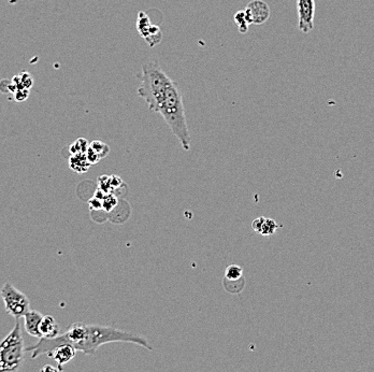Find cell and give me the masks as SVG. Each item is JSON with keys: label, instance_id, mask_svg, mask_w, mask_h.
I'll use <instances>...</instances> for the list:
<instances>
[{"label": "cell", "instance_id": "cell-14", "mask_svg": "<svg viewBox=\"0 0 374 372\" xmlns=\"http://www.w3.org/2000/svg\"><path fill=\"white\" fill-rule=\"evenodd\" d=\"M233 19H234V23H236V25L238 26L239 32L246 33L247 31H248L249 25H251V24H249V22H248V19L246 17L245 12H244V10H242V11H238L236 14H234Z\"/></svg>", "mask_w": 374, "mask_h": 372}, {"label": "cell", "instance_id": "cell-7", "mask_svg": "<svg viewBox=\"0 0 374 372\" xmlns=\"http://www.w3.org/2000/svg\"><path fill=\"white\" fill-rule=\"evenodd\" d=\"M315 10V0H297L298 28L301 32L309 33L313 31Z\"/></svg>", "mask_w": 374, "mask_h": 372}, {"label": "cell", "instance_id": "cell-18", "mask_svg": "<svg viewBox=\"0 0 374 372\" xmlns=\"http://www.w3.org/2000/svg\"><path fill=\"white\" fill-rule=\"evenodd\" d=\"M89 146H91L93 150L98 154V156L100 160L106 157L109 153V146L106 145V143H103L101 141H93L91 145H89Z\"/></svg>", "mask_w": 374, "mask_h": 372}, {"label": "cell", "instance_id": "cell-22", "mask_svg": "<svg viewBox=\"0 0 374 372\" xmlns=\"http://www.w3.org/2000/svg\"><path fill=\"white\" fill-rule=\"evenodd\" d=\"M29 95V91L26 88L23 89H17L16 92V101H25L28 98Z\"/></svg>", "mask_w": 374, "mask_h": 372}, {"label": "cell", "instance_id": "cell-17", "mask_svg": "<svg viewBox=\"0 0 374 372\" xmlns=\"http://www.w3.org/2000/svg\"><path fill=\"white\" fill-rule=\"evenodd\" d=\"M88 147H89V145L87 140H85V139L83 138H80L73 143V145H71L69 148H70V152L72 155H74V154H85Z\"/></svg>", "mask_w": 374, "mask_h": 372}, {"label": "cell", "instance_id": "cell-1", "mask_svg": "<svg viewBox=\"0 0 374 372\" xmlns=\"http://www.w3.org/2000/svg\"><path fill=\"white\" fill-rule=\"evenodd\" d=\"M111 342H129L140 345L148 351H153V346L149 344L148 340L141 335L110 326L87 325L84 323H74L65 334H61L52 339H39L37 344L28 346L25 350L32 352V358L34 359L40 355L49 354L57 346L69 344L77 351L83 352L84 354L95 356L101 345Z\"/></svg>", "mask_w": 374, "mask_h": 372}, {"label": "cell", "instance_id": "cell-10", "mask_svg": "<svg viewBox=\"0 0 374 372\" xmlns=\"http://www.w3.org/2000/svg\"><path fill=\"white\" fill-rule=\"evenodd\" d=\"M43 315L40 312L36 310H29L26 314L24 315V322H25V329H26L27 334L34 338L41 339V334L39 330V325L41 322Z\"/></svg>", "mask_w": 374, "mask_h": 372}, {"label": "cell", "instance_id": "cell-2", "mask_svg": "<svg viewBox=\"0 0 374 372\" xmlns=\"http://www.w3.org/2000/svg\"><path fill=\"white\" fill-rule=\"evenodd\" d=\"M155 112L162 114L173 135L181 143L184 151L188 152L191 150V135L186 122L185 108L181 89L176 81H171L164 89L157 103Z\"/></svg>", "mask_w": 374, "mask_h": 372}, {"label": "cell", "instance_id": "cell-21", "mask_svg": "<svg viewBox=\"0 0 374 372\" xmlns=\"http://www.w3.org/2000/svg\"><path fill=\"white\" fill-rule=\"evenodd\" d=\"M85 156H86V160L88 161L89 163H91V165H94V163H97L99 161H100V158H99L98 154L95 152L91 146H89L87 148V151L85 152Z\"/></svg>", "mask_w": 374, "mask_h": 372}, {"label": "cell", "instance_id": "cell-3", "mask_svg": "<svg viewBox=\"0 0 374 372\" xmlns=\"http://www.w3.org/2000/svg\"><path fill=\"white\" fill-rule=\"evenodd\" d=\"M137 77L141 81V85L137 89L139 97L146 101L149 111L155 112L159 99L172 80L156 61L144 64L141 73Z\"/></svg>", "mask_w": 374, "mask_h": 372}, {"label": "cell", "instance_id": "cell-16", "mask_svg": "<svg viewBox=\"0 0 374 372\" xmlns=\"http://www.w3.org/2000/svg\"><path fill=\"white\" fill-rule=\"evenodd\" d=\"M243 277V269L238 265H230L225 270V280L237 281Z\"/></svg>", "mask_w": 374, "mask_h": 372}, {"label": "cell", "instance_id": "cell-15", "mask_svg": "<svg viewBox=\"0 0 374 372\" xmlns=\"http://www.w3.org/2000/svg\"><path fill=\"white\" fill-rule=\"evenodd\" d=\"M223 285L228 292H231V294H239V292L243 291L244 286H245V281H244V277L237 281H227L224 279Z\"/></svg>", "mask_w": 374, "mask_h": 372}, {"label": "cell", "instance_id": "cell-20", "mask_svg": "<svg viewBox=\"0 0 374 372\" xmlns=\"http://www.w3.org/2000/svg\"><path fill=\"white\" fill-rule=\"evenodd\" d=\"M98 185H99V190L102 191L104 194H110L112 191V185H111V178L110 177H100L98 180Z\"/></svg>", "mask_w": 374, "mask_h": 372}, {"label": "cell", "instance_id": "cell-4", "mask_svg": "<svg viewBox=\"0 0 374 372\" xmlns=\"http://www.w3.org/2000/svg\"><path fill=\"white\" fill-rule=\"evenodd\" d=\"M25 349L21 324L16 320L11 332L0 342V372H18L24 361Z\"/></svg>", "mask_w": 374, "mask_h": 372}, {"label": "cell", "instance_id": "cell-13", "mask_svg": "<svg viewBox=\"0 0 374 372\" xmlns=\"http://www.w3.org/2000/svg\"><path fill=\"white\" fill-rule=\"evenodd\" d=\"M69 165L70 168L78 173H83L88 170V168L92 165L86 160L85 154H74L69 160Z\"/></svg>", "mask_w": 374, "mask_h": 372}, {"label": "cell", "instance_id": "cell-24", "mask_svg": "<svg viewBox=\"0 0 374 372\" xmlns=\"http://www.w3.org/2000/svg\"><path fill=\"white\" fill-rule=\"evenodd\" d=\"M41 372H63V368H61V367H54L52 365H46L41 369Z\"/></svg>", "mask_w": 374, "mask_h": 372}, {"label": "cell", "instance_id": "cell-23", "mask_svg": "<svg viewBox=\"0 0 374 372\" xmlns=\"http://www.w3.org/2000/svg\"><path fill=\"white\" fill-rule=\"evenodd\" d=\"M88 206L92 210H100L102 209V201L94 196L92 199L88 201Z\"/></svg>", "mask_w": 374, "mask_h": 372}, {"label": "cell", "instance_id": "cell-6", "mask_svg": "<svg viewBox=\"0 0 374 372\" xmlns=\"http://www.w3.org/2000/svg\"><path fill=\"white\" fill-rule=\"evenodd\" d=\"M137 31L140 36L146 40L149 48H154L162 42L163 32L157 25L153 24L148 16L143 11L138 13Z\"/></svg>", "mask_w": 374, "mask_h": 372}, {"label": "cell", "instance_id": "cell-19", "mask_svg": "<svg viewBox=\"0 0 374 372\" xmlns=\"http://www.w3.org/2000/svg\"><path fill=\"white\" fill-rule=\"evenodd\" d=\"M101 201H102V209L106 210L107 212L113 210L117 205L116 197L114 196L113 194H111V193H110V194L104 195Z\"/></svg>", "mask_w": 374, "mask_h": 372}, {"label": "cell", "instance_id": "cell-11", "mask_svg": "<svg viewBox=\"0 0 374 372\" xmlns=\"http://www.w3.org/2000/svg\"><path fill=\"white\" fill-rule=\"evenodd\" d=\"M39 330L41 334V338L44 339H52L61 335V328H59L56 320L49 315H43L41 322H40Z\"/></svg>", "mask_w": 374, "mask_h": 372}, {"label": "cell", "instance_id": "cell-8", "mask_svg": "<svg viewBox=\"0 0 374 372\" xmlns=\"http://www.w3.org/2000/svg\"><path fill=\"white\" fill-rule=\"evenodd\" d=\"M249 24L261 25L270 17V8L263 0H252L244 9Z\"/></svg>", "mask_w": 374, "mask_h": 372}, {"label": "cell", "instance_id": "cell-5", "mask_svg": "<svg viewBox=\"0 0 374 372\" xmlns=\"http://www.w3.org/2000/svg\"><path fill=\"white\" fill-rule=\"evenodd\" d=\"M0 296L4 302L6 311L16 320L24 317V315L31 310L28 297L9 282L2 286L0 291Z\"/></svg>", "mask_w": 374, "mask_h": 372}, {"label": "cell", "instance_id": "cell-9", "mask_svg": "<svg viewBox=\"0 0 374 372\" xmlns=\"http://www.w3.org/2000/svg\"><path fill=\"white\" fill-rule=\"evenodd\" d=\"M77 352L78 351L74 349L73 346L69 344H64L55 348L51 353L48 354V356L52 357V358L58 364V367H61L62 368V366H64L65 364H68L69 361H71L74 357H76Z\"/></svg>", "mask_w": 374, "mask_h": 372}, {"label": "cell", "instance_id": "cell-12", "mask_svg": "<svg viewBox=\"0 0 374 372\" xmlns=\"http://www.w3.org/2000/svg\"><path fill=\"white\" fill-rule=\"evenodd\" d=\"M252 227L254 231L257 232V234L265 237H270L276 234L278 225L274 220L266 219V217L260 216L258 217V219L254 220Z\"/></svg>", "mask_w": 374, "mask_h": 372}, {"label": "cell", "instance_id": "cell-25", "mask_svg": "<svg viewBox=\"0 0 374 372\" xmlns=\"http://www.w3.org/2000/svg\"><path fill=\"white\" fill-rule=\"evenodd\" d=\"M110 178H111V185H112V187H118L123 183L121 178H119L118 177L113 176V177H110Z\"/></svg>", "mask_w": 374, "mask_h": 372}]
</instances>
